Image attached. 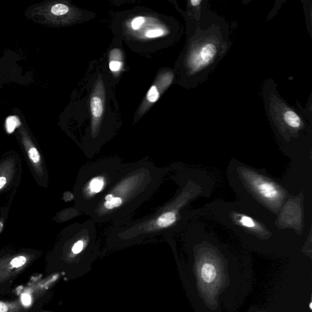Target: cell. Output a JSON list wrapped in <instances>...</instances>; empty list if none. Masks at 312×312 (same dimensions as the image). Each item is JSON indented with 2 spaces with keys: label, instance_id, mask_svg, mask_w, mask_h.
Listing matches in <instances>:
<instances>
[{
  "label": "cell",
  "instance_id": "8992f818",
  "mask_svg": "<svg viewBox=\"0 0 312 312\" xmlns=\"http://www.w3.org/2000/svg\"><path fill=\"white\" fill-rule=\"evenodd\" d=\"M173 74L168 72L161 76V78L158 79L157 83L152 85L150 89L146 95V100L150 103H154L159 100L161 93L163 92L165 89L168 87L172 82Z\"/></svg>",
  "mask_w": 312,
  "mask_h": 312
},
{
  "label": "cell",
  "instance_id": "3957f363",
  "mask_svg": "<svg viewBox=\"0 0 312 312\" xmlns=\"http://www.w3.org/2000/svg\"><path fill=\"white\" fill-rule=\"evenodd\" d=\"M197 276L202 292L213 298L224 286L225 273L222 266L215 259L203 258L198 261Z\"/></svg>",
  "mask_w": 312,
  "mask_h": 312
},
{
  "label": "cell",
  "instance_id": "ac0fdd59",
  "mask_svg": "<svg viewBox=\"0 0 312 312\" xmlns=\"http://www.w3.org/2000/svg\"><path fill=\"white\" fill-rule=\"evenodd\" d=\"M6 178L5 177H0V189H2L3 186L6 185Z\"/></svg>",
  "mask_w": 312,
  "mask_h": 312
},
{
  "label": "cell",
  "instance_id": "8fae6325",
  "mask_svg": "<svg viewBox=\"0 0 312 312\" xmlns=\"http://www.w3.org/2000/svg\"><path fill=\"white\" fill-rule=\"evenodd\" d=\"M29 156L30 160L35 164H38L41 161V156H40L39 152L37 150L36 148L32 147L29 148Z\"/></svg>",
  "mask_w": 312,
  "mask_h": 312
},
{
  "label": "cell",
  "instance_id": "9a60e30c",
  "mask_svg": "<svg viewBox=\"0 0 312 312\" xmlns=\"http://www.w3.org/2000/svg\"><path fill=\"white\" fill-rule=\"evenodd\" d=\"M18 119L15 117H9L7 120V127L9 129L14 130L18 123Z\"/></svg>",
  "mask_w": 312,
  "mask_h": 312
},
{
  "label": "cell",
  "instance_id": "e0dca14e",
  "mask_svg": "<svg viewBox=\"0 0 312 312\" xmlns=\"http://www.w3.org/2000/svg\"><path fill=\"white\" fill-rule=\"evenodd\" d=\"M8 308L7 305L2 302H0V312H8Z\"/></svg>",
  "mask_w": 312,
  "mask_h": 312
},
{
  "label": "cell",
  "instance_id": "2e32d148",
  "mask_svg": "<svg viewBox=\"0 0 312 312\" xmlns=\"http://www.w3.org/2000/svg\"><path fill=\"white\" fill-rule=\"evenodd\" d=\"M21 299L23 304L25 305V306L29 305L30 302H32V298H30V296L28 294H26V293H24V294L21 296Z\"/></svg>",
  "mask_w": 312,
  "mask_h": 312
},
{
  "label": "cell",
  "instance_id": "7a4b0ae2",
  "mask_svg": "<svg viewBox=\"0 0 312 312\" xmlns=\"http://www.w3.org/2000/svg\"><path fill=\"white\" fill-rule=\"evenodd\" d=\"M125 165L115 156L84 165L79 171L73 191L75 208L87 215L111 188Z\"/></svg>",
  "mask_w": 312,
  "mask_h": 312
},
{
  "label": "cell",
  "instance_id": "ffe728a7",
  "mask_svg": "<svg viewBox=\"0 0 312 312\" xmlns=\"http://www.w3.org/2000/svg\"><path fill=\"white\" fill-rule=\"evenodd\" d=\"M259 312H266V311H259Z\"/></svg>",
  "mask_w": 312,
  "mask_h": 312
},
{
  "label": "cell",
  "instance_id": "4fadbf2b",
  "mask_svg": "<svg viewBox=\"0 0 312 312\" xmlns=\"http://www.w3.org/2000/svg\"><path fill=\"white\" fill-rule=\"evenodd\" d=\"M145 23V18L143 17H137L133 20L131 23V27L134 30H138Z\"/></svg>",
  "mask_w": 312,
  "mask_h": 312
},
{
  "label": "cell",
  "instance_id": "5bb4252c",
  "mask_svg": "<svg viewBox=\"0 0 312 312\" xmlns=\"http://www.w3.org/2000/svg\"><path fill=\"white\" fill-rule=\"evenodd\" d=\"M164 30L160 29H155L148 30L146 34V37L149 38H155L163 36Z\"/></svg>",
  "mask_w": 312,
  "mask_h": 312
},
{
  "label": "cell",
  "instance_id": "5b68a950",
  "mask_svg": "<svg viewBox=\"0 0 312 312\" xmlns=\"http://www.w3.org/2000/svg\"><path fill=\"white\" fill-rule=\"evenodd\" d=\"M252 182L256 191L265 200L277 202L280 200L282 194L280 190L274 183L257 177L252 179Z\"/></svg>",
  "mask_w": 312,
  "mask_h": 312
},
{
  "label": "cell",
  "instance_id": "277c9868",
  "mask_svg": "<svg viewBox=\"0 0 312 312\" xmlns=\"http://www.w3.org/2000/svg\"><path fill=\"white\" fill-rule=\"evenodd\" d=\"M219 52V42L215 39H202L190 53L188 67L192 73H198L214 62Z\"/></svg>",
  "mask_w": 312,
  "mask_h": 312
},
{
  "label": "cell",
  "instance_id": "30bf717a",
  "mask_svg": "<svg viewBox=\"0 0 312 312\" xmlns=\"http://www.w3.org/2000/svg\"><path fill=\"white\" fill-rule=\"evenodd\" d=\"M240 224L244 227L253 229L256 227V223L253 219L245 215L240 216Z\"/></svg>",
  "mask_w": 312,
  "mask_h": 312
},
{
  "label": "cell",
  "instance_id": "ba28073f",
  "mask_svg": "<svg viewBox=\"0 0 312 312\" xmlns=\"http://www.w3.org/2000/svg\"><path fill=\"white\" fill-rule=\"evenodd\" d=\"M123 66V55L120 50L114 49L109 54V69L112 72L120 71Z\"/></svg>",
  "mask_w": 312,
  "mask_h": 312
},
{
  "label": "cell",
  "instance_id": "6da1fadb",
  "mask_svg": "<svg viewBox=\"0 0 312 312\" xmlns=\"http://www.w3.org/2000/svg\"><path fill=\"white\" fill-rule=\"evenodd\" d=\"M169 168L156 166L148 159L126 164L117 179L88 213L96 223L117 227L133 220L134 212L161 185Z\"/></svg>",
  "mask_w": 312,
  "mask_h": 312
},
{
  "label": "cell",
  "instance_id": "d6986e66",
  "mask_svg": "<svg viewBox=\"0 0 312 312\" xmlns=\"http://www.w3.org/2000/svg\"><path fill=\"white\" fill-rule=\"evenodd\" d=\"M311 304H312V302H311V301H310V303H309V308H310V310H311V309H312V308H311V307H312Z\"/></svg>",
  "mask_w": 312,
  "mask_h": 312
},
{
  "label": "cell",
  "instance_id": "9c48e42d",
  "mask_svg": "<svg viewBox=\"0 0 312 312\" xmlns=\"http://www.w3.org/2000/svg\"><path fill=\"white\" fill-rule=\"evenodd\" d=\"M69 11L68 6L63 4H57L51 9V13L55 15H63Z\"/></svg>",
  "mask_w": 312,
  "mask_h": 312
},
{
  "label": "cell",
  "instance_id": "52a82bcc",
  "mask_svg": "<svg viewBox=\"0 0 312 312\" xmlns=\"http://www.w3.org/2000/svg\"><path fill=\"white\" fill-rule=\"evenodd\" d=\"M280 114L282 119L287 126L293 128V129H299L302 127V121L299 116L292 109L286 107L281 108Z\"/></svg>",
  "mask_w": 312,
  "mask_h": 312
},
{
  "label": "cell",
  "instance_id": "7c38bea8",
  "mask_svg": "<svg viewBox=\"0 0 312 312\" xmlns=\"http://www.w3.org/2000/svg\"><path fill=\"white\" fill-rule=\"evenodd\" d=\"M26 262V258H24L23 256H18L17 258H15L13 260H12L11 265L12 267L13 268H19L21 267V266L25 264Z\"/></svg>",
  "mask_w": 312,
  "mask_h": 312
}]
</instances>
